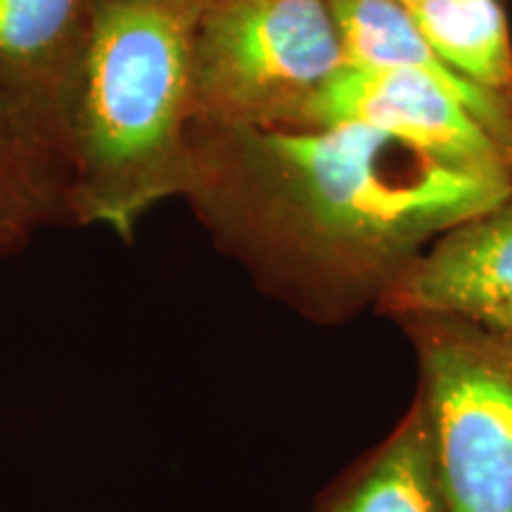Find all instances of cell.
<instances>
[{
    "label": "cell",
    "instance_id": "6da1fadb",
    "mask_svg": "<svg viewBox=\"0 0 512 512\" xmlns=\"http://www.w3.org/2000/svg\"><path fill=\"white\" fill-rule=\"evenodd\" d=\"M183 197L254 283L320 325L380 306L441 235L512 197L358 124L192 126Z\"/></svg>",
    "mask_w": 512,
    "mask_h": 512
},
{
    "label": "cell",
    "instance_id": "7a4b0ae2",
    "mask_svg": "<svg viewBox=\"0 0 512 512\" xmlns=\"http://www.w3.org/2000/svg\"><path fill=\"white\" fill-rule=\"evenodd\" d=\"M202 0H95L57 105L76 226L136 240L190 178Z\"/></svg>",
    "mask_w": 512,
    "mask_h": 512
},
{
    "label": "cell",
    "instance_id": "3957f363",
    "mask_svg": "<svg viewBox=\"0 0 512 512\" xmlns=\"http://www.w3.org/2000/svg\"><path fill=\"white\" fill-rule=\"evenodd\" d=\"M347 62L330 0H202L195 124L304 126Z\"/></svg>",
    "mask_w": 512,
    "mask_h": 512
},
{
    "label": "cell",
    "instance_id": "277c9868",
    "mask_svg": "<svg viewBox=\"0 0 512 512\" xmlns=\"http://www.w3.org/2000/svg\"><path fill=\"white\" fill-rule=\"evenodd\" d=\"M418 366L451 512H512V332L458 316L396 318Z\"/></svg>",
    "mask_w": 512,
    "mask_h": 512
},
{
    "label": "cell",
    "instance_id": "5b68a950",
    "mask_svg": "<svg viewBox=\"0 0 512 512\" xmlns=\"http://www.w3.org/2000/svg\"><path fill=\"white\" fill-rule=\"evenodd\" d=\"M358 124L470 174L512 181V159L463 102L415 69L347 62L304 126Z\"/></svg>",
    "mask_w": 512,
    "mask_h": 512
},
{
    "label": "cell",
    "instance_id": "8992f818",
    "mask_svg": "<svg viewBox=\"0 0 512 512\" xmlns=\"http://www.w3.org/2000/svg\"><path fill=\"white\" fill-rule=\"evenodd\" d=\"M387 316H458L512 332V197L434 242L384 297Z\"/></svg>",
    "mask_w": 512,
    "mask_h": 512
},
{
    "label": "cell",
    "instance_id": "52a82bcc",
    "mask_svg": "<svg viewBox=\"0 0 512 512\" xmlns=\"http://www.w3.org/2000/svg\"><path fill=\"white\" fill-rule=\"evenodd\" d=\"M72 223L69 171L50 114L0 83V254H15L36 230Z\"/></svg>",
    "mask_w": 512,
    "mask_h": 512
},
{
    "label": "cell",
    "instance_id": "ba28073f",
    "mask_svg": "<svg viewBox=\"0 0 512 512\" xmlns=\"http://www.w3.org/2000/svg\"><path fill=\"white\" fill-rule=\"evenodd\" d=\"M349 62L425 74L463 102L512 159V107L453 69L420 34L399 0H330Z\"/></svg>",
    "mask_w": 512,
    "mask_h": 512
},
{
    "label": "cell",
    "instance_id": "9c48e42d",
    "mask_svg": "<svg viewBox=\"0 0 512 512\" xmlns=\"http://www.w3.org/2000/svg\"><path fill=\"white\" fill-rule=\"evenodd\" d=\"M311 512H451L430 427L415 396L392 432L356 458Z\"/></svg>",
    "mask_w": 512,
    "mask_h": 512
},
{
    "label": "cell",
    "instance_id": "30bf717a",
    "mask_svg": "<svg viewBox=\"0 0 512 512\" xmlns=\"http://www.w3.org/2000/svg\"><path fill=\"white\" fill-rule=\"evenodd\" d=\"M93 3L0 0V83L43 107L55 124Z\"/></svg>",
    "mask_w": 512,
    "mask_h": 512
},
{
    "label": "cell",
    "instance_id": "8fae6325",
    "mask_svg": "<svg viewBox=\"0 0 512 512\" xmlns=\"http://www.w3.org/2000/svg\"><path fill=\"white\" fill-rule=\"evenodd\" d=\"M403 5L453 69L512 107V36L501 0H408Z\"/></svg>",
    "mask_w": 512,
    "mask_h": 512
},
{
    "label": "cell",
    "instance_id": "7c38bea8",
    "mask_svg": "<svg viewBox=\"0 0 512 512\" xmlns=\"http://www.w3.org/2000/svg\"><path fill=\"white\" fill-rule=\"evenodd\" d=\"M399 3H408V0H399Z\"/></svg>",
    "mask_w": 512,
    "mask_h": 512
}]
</instances>
